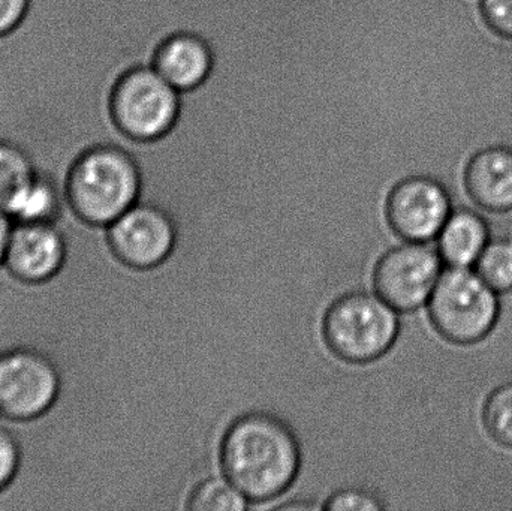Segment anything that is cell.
I'll use <instances>...</instances> for the list:
<instances>
[{"label": "cell", "instance_id": "17", "mask_svg": "<svg viewBox=\"0 0 512 511\" xmlns=\"http://www.w3.org/2000/svg\"><path fill=\"white\" fill-rule=\"evenodd\" d=\"M189 511H242L248 509V500L227 479L204 480L189 494Z\"/></svg>", "mask_w": 512, "mask_h": 511}, {"label": "cell", "instance_id": "8", "mask_svg": "<svg viewBox=\"0 0 512 511\" xmlns=\"http://www.w3.org/2000/svg\"><path fill=\"white\" fill-rule=\"evenodd\" d=\"M451 212V189L427 174L399 180L384 200L388 225L406 242L427 243L436 239Z\"/></svg>", "mask_w": 512, "mask_h": 511}, {"label": "cell", "instance_id": "5", "mask_svg": "<svg viewBox=\"0 0 512 511\" xmlns=\"http://www.w3.org/2000/svg\"><path fill=\"white\" fill-rule=\"evenodd\" d=\"M111 111L117 126L134 140H156L170 131L179 114V90L153 66H137L114 87Z\"/></svg>", "mask_w": 512, "mask_h": 511}, {"label": "cell", "instance_id": "3", "mask_svg": "<svg viewBox=\"0 0 512 511\" xmlns=\"http://www.w3.org/2000/svg\"><path fill=\"white\" fill-rule=\"evenodd\" d=\"M396 309L366 291L343 294L322 318L328 350L346 363L366 365L393 348L400 323Z\"/></svg>", "mask_w": 512, "mask_h": 511}, {"label": "cell", "instance_id": "11", "mask_svg": "<svg viewBox=\"0 0 512 511\" xmlns=\"http://www.w3.org/2000/svg\"><path fill=\"white\" fill-rule=\"evenodd\" d=\"M463 189L484 212H511L512 147L489 146L475 152L463 170Z\"/></svg>", "mask_w": 512, "mask_h": 511}, {"label": "cell", "instance_id": "7", "mask_svg": "<svg viewBox=\"0 0 512 511\" xmlns=\"http://www.w3.org/2000/svg\"><path fill=\"white\" fill-rule=\"evenodd\" d=\"M444 266L438 249L408 242L379 258L373 285L378 296L397 312H414L429 302Z\"/></svg>", "mask_w": 512, "mask_h": 511}, {"label": "cell", "instance_id": "4", "mask_svg": "<svg viewBox=\"0 0 512 511\" xmlns=\"http://www.w3.org/2000/svg\"><path fill=\"white\" fill-rule=\"evenodd\" d=\"M426 306L438 335L465 347L484 341L501 317L499 294L474 269L447 267Z\"/></svg>", "mask_w": 512, "mask_h": 511}, {"label": "cell", "instance_id": "2", "mask_svg": "<svg viewBox=\"0 0 512 511\" xmlns=\"http://www.w3.org/2000/svg\"><path fill=\"white\" fill-rule=\"evenodd\" d=\"M65 198L75 218L92 227H108L140 201L138 165L120 147L87 150L66 177Z\"/></svg>", "mask_w": 512, "mask_h": 511}, {"label": "cell", "instance_id": "9", "mask_svg": "<svg viewBox=\"0 0 512 511\" xmlns=\"http://www.w3.org/2000/svg\"><path fill=\"white\" fill-rule=\"evenodd\" d=\"M107 243L111 254L126 267L155 269L173 252L176 228L161 204L138 201L108 225Z\"/></svg>", "mask_w": 512, "mask_h": 511}, {"label": "cell", "instance_id": "19", "mask_svg": "<svg viewBox=\"0 0 512 511\" xmlns=\"http://www.w3.org/2000/svg\"><path fill=\"white\" fill-rule=\"evenodd\" d=\"M385 506L378 497L364 489L349 488L334 492L325 501L322 510L328 511H378Z\"/></svg>", "mask_w": 512, "mask_h": 511}, {"label": "cell", "instance_id": "14", "mask_svg": "<svg viewBox=\"0 0 512 511\" xmlns=\"http://www.w3.org/2000/svg\"><path fill=\"white\" fill-rule=\"evenodd\" d=\"M65 207V186L50 174L36 171L6 215L14 224H56Z\"/></svg>", "mask_w": 512, "mask_h": 511}, {"label": "cell", "instance_id": "1", "mask_svg": "<svg viewBox=\"0 0 512 511\" xmlns=\"http://www.w3.org/2000/svg\"><path fill=\"white\" fill-rule=\"evenodd\" d=\"M222 473L252 503H268L285 494L297 479L301 450L288 425L267 413L234 420L222 438Z\"/></svg>", "mask_w": 512, "mask_h": 511}, {"label": "cell", "instance_id": "22", "mask_svg": "<svg viewBox=\"0 0 512 511\" xmlns=\"http://www.w3.org/2000/svg\"><path fill=\"white\" fill-rule=\"evenodd\" d=\"M29 8V0H0V35L20 24Z\"/></svg>", "mask_w": 512, "mask_h": 511}, {"label": "cell", "instance_id": "21", "mask_svg": "<svg viewBox=\"0 0 512 511\" xmlns=\"http://www.w3.org/2000/svg\"><path fill=\"white\" fill-rule=\"evenodd\" d=\"M481 9L492 30L512 38V0H481Z\"/></svg>", "mask_w": 512, "mask_h": 511}, {"label": "cell", "instance_id": "10", "mask_svg": "<svg viewBox=\"0 0 512 511\" xmlns=\"http://www.w3.org/2000/svg\"><path fill=\"white\" fill-rule=\"evenodd\" d=\"M66 257L68 245L56 224H14L3 267L17 281L39 285L59 275Z\"/></svg>", "mask_w": 512, "mask_h": 511}, {"label": "cell", "instance_id": "18", "mask_svg": "<svg viewBox=\"0 0 512 511\" xmlns=\"http://www.w3.org/2000/svg\"><path fill=\"white\" fill-rule=\"evenodd\" d=\"M483 423L495 443L512 449V381L490 393L483 407Z\"/></svg>", "mask_w": 512, "mask_h": 511}, {"label": "cell", "instance_id": "13", "mask_svg": "<svg viewBox=\"0 0 512 511\" xmlns=\"http://www.w3.org/2000/svg\"><path fill=\"white\" fill-rule=\"evenodd\" d=\"M438 252L445 266L472 269L492 240L489 221L469 207L453 209L439 231Z\"/></svg>", "mask_w": 512, "mask_h": 511}, {"label": "cell", "instance_id": "15", "mask_svg": "<svg viewBox=\"0 0 512 511\" xmlns=\"http://www.w3.org/2000/svg\"><path fill=\"white\" fill-rule=\"evenodd\" d=\"M35 176V165L26 152L14 144L0 143V210L6 213Z\"/></svg>", "mask_w": 512, "mask_h": 511}, {"label": "cell", "instance_id": "20", "mask_svg": "<svg viewBox=\"0 0 512 511\" xmlns=\"http://www.w3.org/2000/svg\"><path fill=\"white\" fill-rule=\"evenodd\" d=\"M21 464V449L17 438L0 428V492L5 491L17 476Z\"/></svg>", "mask_w": 512, "mask_h": 511}, {"label": "cell", "instance_id": "16", "mask_svg": "<svg viewBox=\"0 0 512 511\" xmlns=\"http://www.w3.org/2000/svg\"><path fill=\"white\" fill-rule=\"evenodd\" d=\"M472 269L501 296L512 291V240H490Z\"/></svg>", "mask_w": 512, "mask_h": 511}, {"label": "cell", "instance_id": "23", "mask_svg": "<svg viewBox=\"0 0 512 511\" xmlns=\"http://www.w3.org/2000/svg\"><path fill=\"white\" fill-rule=\"evenodd\" d=\"M12 225H14L12 219L3 210H0V267L5 264L6 248H8Z\"/></svg>", "mask_w": 512, "mask_h": 511}, {"label": "cell", "instance_id": "6", "mask_svg": "<svg viewBox=\"0 0 512 511\" xmlns=\"http://www.w3.org/2000/svg\"><path fill=\"white\" fill-rule=\"evenodd\" d=\"M62 378L56 363L35 348L0 353V414L12 422H33L59 399Z\"/></svg>", "mask_w": 512, "mask_h": 511}, {"label": "cell", "instance_id": "12", "mask_svg": "<svg viewBox=\"0 0 512 511\" xmlns=\"http://www.w3.org/2000/svg\"><path fill=\"white\" fill-rule=\"evenodd\" d=\"M209 44L194 33H176L165 39L153 59V68L174 89L183 92L200 86L212 71Z\"/></svg>", "mask_w": 512, "mask_h": 511}]
</instances>
